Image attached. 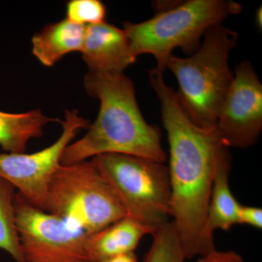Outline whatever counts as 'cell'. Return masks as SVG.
Masks as SVG:
<instances>
[{
    "mask_svg": "<svg viewBox=\"0 0 262 262\" xmlns=\"http://www.w3.org/2000/svg\"><path fill=\"white\" fill-rule=\"evenodd\" d=\"M149 82L160 103L170 146V216L186 258L203 256L202 234L217 168L230 155L216 128L196 126L184 113L163 72L153 68Z\"/></svg>",
    "mask_w": 262,
    "mask_h": 262,
    "instance_id": "6da1fadb",
    "label": "cell"
},
{
    "mask_svg": "<svg viewBox=\"0 0 262 262\" xmlns=\"http://www.w3.org/2000/svg\"><path fill=\"white\" fill-rule=\"evenodd\" d=\"M84 86L91 97L99 101V112L87 134L67 146L61 165L108 153L134 155L162 163L165 161L161 132L156 125L144 120L130 78L123 73L89 72Z\"/></svg>",
    "mask_w": 262,
    "mask_h": 262,
    "instance_id": "7a4b0ae2",
    "label": "cell"
},
{
    "mask_svg": "<svg viewBox=\"0 0 262 262\" xmlns=\"http://www.w3.org/2000/svg\"><path fill=\"white\" fill-rule=\"evenodd\" d=\"M155 5L153 18L139 24L124 22L123 29L134 56L151 55L157 61L155 68L163 73L175 48L194 54L210 27L242 10V5L229 0L160 2Z\"/></svg>",
    "mask_w": 262,
    "mask_h": 262,
    "instance_id": "3957f363",
    "label": "cell"
},
{
    "mask_svg": "<svg viewBox=\"0 0 262 262\" xmlns=\"http://www.w3.org/2000/svg\"><path fill=\"white\" fill-rule=\"evenodd\" d=\"M201 47L187 58L172 54L166 62L178 81L177 98L196 126L214 128L221 108L234 80L229 53L237 46V33L222 24L208 29Z\"/></svg>",
    "mask_w": 262,
    "mask_h": 262,
    "instance_id": "277c9868",
    "label": "cell"
},
{
    "mask_svg": "<svg viewBox=\"0 0 262 262\" xmlns=\"http://www.w3.org/2000/svg\"><path fill=\"white\" fill-rule=\"evenodd\" d=\"M45 211L87 234L127 216L93 159L58 167L48 185Z\"/></svg>",
    "mask_w": 262,
    "mask_h": 262,
    "instance_id": "5b68a950",
    "label": "cell"
},
{
    "mask_svg": "<svg viewBox=\"0 0 262 262\" xmlns=\"http://www.w3.org/2000/svg\"><path fill=\"white\" fill-rule=\"evenodd\" d=\"M92 159L127 217L154 232L170 222L171 188L168 166L155 160L115 153Z\"/></svg>",
    "mask_w": 262,
    "mask_h": 262,
    "instance_id": "8992f818",
    "label": "cell"
},
{
    "mask_svg": "<svg viewBox=\"0 0 262 262\" xmlns=\"http://www.w3.org/2000/svg\"><path fill=\"white\" fill-rule=\"evenodd\" d=\"M15 226L27 262H89L87 234L34 206L19 192L14 198Z\"/></svg>",
    "mask_w": 262,
    "mask_h": 262,
    "instance_id": "52a82bcc",
    "label": "cell"
},
{
    "mask_svg": "<svg viewBox=\"0 0 262 262\" xmlns=\"http://www.w3.org/2000/svg\"><path fill=\"white\" fill-rule=\"evenodd\" d=\"M63 131L58 140L46 149L32 154H0V177L13 184L32 204L45 211L48 185L61 165L62 155L71 141L91 121L80 116L77 110H65L61 121Z\"/></svg>",
    "mask_w": 262,
    "mask_h": 262,
    "instance_id": "ba28073f",
    "label": "cell"
},
{
    "mask_svg": "<svg viewBox=\"0 0 262 262\" xmlns=\"http://www.w3.org/2000/svg\"><path fill=\"white\" fill-rule=\"evenodd\" d=\"M215 128L227 148H247L257 141L262 129V84L249 61L236 67Z\"/></svg>",
    "mask_w": 262,
    "mask_h": 262,
    "instance_id": "9c48e42d",
    "label": "cell"
},
{
    "mask_svg": "<svg viewBox=\"0 0 262 262\" xmlns=\"http://www.w3.org/2000/svg\"><path fill=\"white\" fill-rule=\"evenodd\" d=\"M80 52L89 72L123 73L136 61L125 30L106 21L86 25Z\"/></svg>",
    "mask_w": 262,
    "mask_h": 262,
    "instance_id": "30bf717a",
    "label": "cell"
},
{
    "mask_svg": "<svg viewBox=\"0 0 262 262\" xmlns=\"http://www.w3.org/2000/svg\"><path fill=\"white\" fill-rule=\"evenodd\" d=\"M231 164L232 158L229 155L222 160L215 173L202 234L203 256L215 250L213 233L216 229L228 230L232 226L238 225L241 204L234 198L229 187Z\"/></svg>",
    "mask_w": 262,
    "mask_h": 262,
    "instance_id": "8fae6325",
    "label": "cell"
},
{
    "mask_svg": "<svg viewBox=\"0 0 262 262\" xmlns=\"http://www.w3.org/2000/svg\"><path fill=\"white\" fill-rule=\"evenodd\" d=\"M154 232L152 229L125 217L99 232L88 234L85 248L89 262L134 252L141 239Z\"/></svg>",
    "mask_w": 262,
    "mask_h": 262,
    "instance_id": "7c38bea8",
    "label": "cell"
},
{
    "mask_svg": "<svg viewBox=\"0 0 262 262\" xmlns=\"http://www.w3.org/2000/svg\"><path fill=\"white\" fill-rule=\"evenodd\" d=\"M86 25L67 18L46 25L32 38V53L46 67H52L72 52L81 51Z\"/></svg>",
    "mask_w": 262,
    "mask_h": 262,
    "instance_id": "4fadbf2b",
    "label": "cell"
},
{
    "mask_svg": "<svg viewBox=\"0 0 262 262\" xmlns=\"http://www.w3.org/2000/svg\"><path fill=\"white\" fill-rule=\"evenodd\" d=\"M61 121L40 110L20 114L0 111V146L9 153H26L29 141L42 137L48 123Z\"/></svg>",
    "mask_w": 262,
    "mask_h": 262,
    "instance_id": "5bb4252c",
    "label": "cell"
},
{
    "mask_svg": "<svg viewBox=\"0 0 262 262\" xmlns=\"http://www.w3.org/2000/svg\"><path fill=\"white\" fill-rule=\"evenodd\" d=\"M15 190L13 184L0 177V249L9 253L15 262H27L15 226Z\"/></svg>",
    "mask_w": 262,
    "mask_h": 262,
    "instance_id": "9a60e30c",
    "label": "cell"
},
{
    "mask_svg": "<svg viewBox=\"0 0 262 262\" xmlns=\"http://www.w3.org/2000/svg\"><path fill=\"white\" fill-rule=\"evenodd\" d=\"M152 235L151 247L141 262H185L187 258L172 221L156 229Z\"/></svg>",
    "mask_w": 262,
    "mask_h": 262,
    "instance_id": "2e32d148",
    "label": "cell"
},
{
    "mask_svg": "<svg viewBox=\"0 0 262 262\" xmlns=\"http://www.w3.org/2000/svg\"><path fill=\"white\" fill-rule=\"evenodd\" d=\"M66 13L74 23L90 25L105 21L106 8L99 0H71L67 3Z\"/></svg>",
    "mask_w": 262,
    "mask_h": 262,
    "instance_id": "e0dca14e",
    "label": "cell"
},
{
    "mask_svg": "<svg viewBox=\"0 0 262 262\" xmlns=\"http://www.w3.org/2000/svg\"><path fill=\"white\" fill-rule=\"evenodd\" d=\"M238 224L262 228V210L256 207L241 205L238 213Z\"/></svg>",
    "mask_w": 262,
    "mask_h": 262,
    "instance_id": "ac0fdd59",
    "label": "cell"
},
{
    "mask_svg": "<svg viewBox=\"0 0 262 262\" xmlns=\"http://www.w3.org/2000/svg\"><path fill=\"white\" fill-rule=\"evenodd\" d=\"M196 262H246L239 253L233 251H217L201 256Z\"/></svg>",
    "mask_w": 262,
    "mask_h": 262,
    "instance_id": "d6986e66",
    "label": "cell"
},
{
    "mask_svg": "<svg viewBox=\"0 0 262 262\" xmlns=\"http://www.w3.org/2000/svg\"><path fill=\"white\" fill-rule=\"evenodd\" d=\"M100 262H141L134 252L124 253Z\"/></svg>",
    "mask_w": 262,
    "mask_h": 262,
    "instance_id": "ffe728a7",
    "label": "cell"
}]
</instances>
